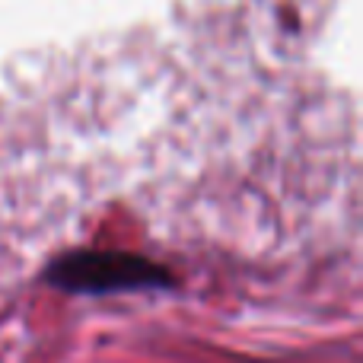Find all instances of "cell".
<instances>
[{
	"instance_id": "6da1fadb",
	"label": "cell",
	"mask_w": 363,
	"mask_h": 363,
	"mask_svg": "<svg viewBox=\"0 0 363 363\" xmlns=\"http://www.w3.org/2000/svg\"><path fill=\"white\" fill-rule=\"evenodd\" d=\"M51 281L64 290L83 294H108V290L157 287L163 271L140 255H118V252H83L67 255L51 268Z\"/></svg>"
}]
</instances>
